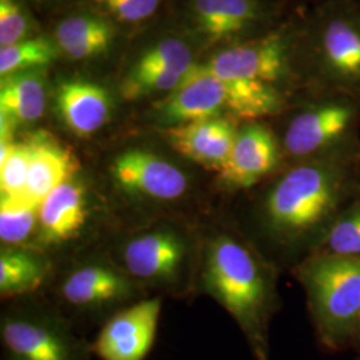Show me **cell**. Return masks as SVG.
Masks as SVG:
<instances>
[{
  "mask_svg": "<svg viewBox=\"0 0 360 360\" xmlns=\"http://www.w3.org/2000/svg\"><path fill=\"white\" fill-rule=\"evenodd\" d=\"M352 193V179L343 160L326 156L292 168L266 198L271 230L285 239L323 235Z\"/></svg>",
  "mask_w": 360,
  "mask_h": 360,
  "instance_id": "6da1fadb",
  "label": "cell"
},
{
  "mask_svg": "<svg viewBox=\"0 0 360 360\" xmlns=\"http://www.w3.org/2000/svg\"><path fill=\"white\" fill-rule=\"evenodd\" d=\"M207 282L219 302L243 327L257 356L264 360L267 283L257 259L231 238H220L210 248Z\"/></svg>",
  "mask_w": 360,
  "mask_h": 360,
  "instance_id": "7a4b0ae2",
  "label": "cell"
},
{
  "mask_svg": "<svg viewBox=\"0 0 360 360\" xmlns=\"http://www.w3.org/2000/svg\"><path fill=\"white\" fill-rule=\"evenodd\" d=\"M318 334L327 347L355 339L360 314V257L315 254L302 267Z\"/></svg>",
  "mask_w": 360,
  "mask_h": 360,
  "instance_id": "3957f363",
  "label": "cell"
},
{
  "mask_svg": "<svg viewBox=\"0 0 360 360\" xmlns=\"http://www.w3.org/2000/svg\"><path fill=\"white\" fill-rule=\"evenodd\" d=\"M160 300L151 299L117 314L92 345L102 360H144L154 347Z\"/></svg>",
  "mask_w": 360,
  "mask_h": 360,
  "instance_id": "277c9868",
  "label": "cell"
},
{
  "mask_svg": "<svg viewBox=\"0 0 360 360\" xmlns=\"http://www.w3.org/2000/svg\"><path fill=\"white\" fill-rule=\"evenodd\" d=\"M111 174L123 190L158 200L178 199L188 187L187 178L179 168L139 150L119 155Z\"/></svg>",
  "mask_w": 360,
  "mask_h": 360,
  "instance_id": "5b68a950",
  "label": "cell"
},
{
  "mask_svg": "<svg viewBox=\"0 0 360 360\" xmlns=\"http://www.w3.org/2000/svg\"><path fill=\"white\" fill-rule=\"evenodd\" d=\"M354 108L346 103H326L299 114L284 135L287 153L307 158L334 147L351 129Z\"/></svg>",
  "mask_w": 360,
  "mask_h": 360,
  "instance_id": "8992f818",
  "label": "cell"
},
{
  "mask_svg": "<svg viewBox=\"0 0 360 360\" xmlns=\"http://www.w3.org/2000/svg\"><path fill=\"white\" fill-rule=\"evenodd\" d=\"M207 71L221 80L275 82L285 67L284 43L278 35L227 49L215 55Z\"/></svg>",
  "mask_w": 360,
  "mask_h": 360,
  "instance_id": "52a82bcc",
  "label": "cell"
},
{
  "mask_svg": "<svg viewBox=\"0 0 360 360\" xmlns=\"http://www.w3.org/2000/svg\"><path fill=\"white\" fill-rule=\"evenodd\" d=\"M165 119L178 124L206 120L227 110L226 86L206 67H193L160 107Z\"/></svg>",
  "mask_w": 360,
  "mask_h": 360,
  "instance_id": "ba28073f",
  "label": "cell"
},
{
  "mask_svg": "<svg viewBox=\"0 0 360 360\" xmlns=\"http://www.w3.org/2000/svg\"><path fill=\"white\" fill-rule=\"evenodd\" d=\"M238 132L230 120L212 117L167 129L169 144L180 155L220 172L231 154Z\"/></svg>",
  "mask_w": 360,
  "mask_h": 360,
  "instance_id": "9c48e42d",
  "label": "cell"
},
{
  "mask_svg": "<svg viewBox=\"0 0 360 360\" xmlns=\"http://www.w3.org/2000/svg\"><path fill=\"white\" fill-rule=\"evenodd\" d=\"M278 163V147L269 129L251 124L238 132L220 179L232 188H248L271 172Z\"/></svg>",
  "mask_w": 360,
  "mask_h": 360,
  "instance_id": "30bf717a",
  "label": "cell"
},
{
  "mask_svg": "<svg viewBox=\"0 0 360 360\" xmlns=\"http://www.w3.org/2000/svg\"><path fill=\"white\" fill-rule=\"evenodd\" d=\"M27 142L31 148V162L23 198L40 207L55 188L71 180L79 169V160L50 134L37 132Z\"/></svg>",
  "mask_w": 360,
  "mask_h": 360,
  "instance_id": "8fae6325",
  "label": "cell"
},
{
  "mask_svg": "<svg viewBox=\"0 0 360 360\" xmlns=\"http://www.w3.org/2000/svg\"><path fill=\"white\" fill-rule=\"evenodd\" d=\"M56 104L67 127L77 136H90L99 131L111 111L107 91L83 80L63 82L56 91Z\"/></svg>",
  "mask_w": 360,
  "mask_h": 360,
  "instance_id": "7c38bea8",
  "label": "cell"
},
{
  "mask_svg": "<svg viewBox=\"0 0 360 360\" xmlns=\"http://www.w3.org/2000/svg\"><path fill=\"white\" fill-rule=\"evenodd\" d=\"M86 191L68 180L55 188L40 205L39 226L47 243H63L75 238L87 220Z\"/></svg>",
  "mask_w": 360,
  "mask_h": 360,
  "instance_id": "4fadbf2b",
  "label": "cell"
},
{
  "mask_svg": "<svg viewBox=\"0 0 360 360\" xmlns=\"http://www.w3.org/2000/svg\"><path fill=\"white\" fill-rule=\"evenodd\" d=\"M1 335L6 347L20 360H75L74 346L50 326L13 319L4 323Z\"/></svg>",
  "mask_w": 360,
  "mask_h": 360,
  "instance_id": "5bb4252c",
  "label": "cell"
},
{
  "mask_svg": "<svg viewBox=\"0 0 360 360\" xmlns=\"http://www.w3.org/2000/svg\"><path fill=\"white\" fill-rule=\"evenodd\" d=\"M184 248L169 232H153L134 239L124 251L131 274L144 279L171 278L179 270Z\"/></svg>",
  "mask_w": 360,
  "mask_h": 360,
  "instance_id": "9a60e30c",
  "label": "cell"
},
{
  "mask_svg": "<svg viewBox=\"0 0 360 360\" xmlns=\"http://www.w3.org/2000/svg\"><path fill=\"white\" fill-rule=\"evenodd\" d=\"M46 108L44 77L37 71H20L1 77L0 114L13 123H32L40 119Z\"/></svg>",
  "mask_w": 360,
  "mask_h": 360,
  "instance_id": "2e32d148",
  "label": "cell"
},
{
  "mask_svg": "<svg viewBox=\"0 0 360 360\" xmlns=\"http://www.w3.org/2000/svg\"><path fill=\"white\" fill-rule=\"evenodd\" d=\"M193 10L199 26L212 39L239 34L259 11L255 0H193Z\"/></svg>",
  "mask_w": 360,
  "mask_h": 360,
  "instance_id": "e0dca14e",
  "label": "cell"
},
{
  "mask_svg": "<svg viewBox=\"0 0 360 360\" xmlns=\"http://www.w3.org/2000/svg\"><path fill=\"white\" fill-rule=\"evenodd\" d=\"M112 37V28L107 22L87 15L65 19L55 32L56 44L72 59H86L102 53Z\"/></svg>",
  "mask_w": 360,
  "mask_h": 360,
  "instance_id": "ac0fdd59",
  "label": "cell"
},
{
  "mask_svg": "<svg viewBox=\"0 0 360 360\" xmlns=\"http://www.w3.org/2000/svg\"><path fill=\"white\" fill-rule=\"evenodd\" d=\"M127 282L114 271L90 266L72 274L63 285L65 297L77 306L101 304L126 295Z\"/></svg>",
  "mask_w": 360,
  "mask_h": 360,
  "instance_id": "d6986e66",
  "label": "cell"
},
{
  "mask_svg": "<svg viewBox=\"0 0 360 360\" xmlns=\"http://www.w3.org/2000/svg\"><path fill=\"white\" fill-rule=\"evenodd\" d=\"M327 65L347 80L360 82V31L345 20L331 22L323 35Z\"/></svg>",
  "mask_w": 360,
  "mask_h": 360,
  "instance_id": "ffe728a7",
  "label": "cell"
},
{
  "mask_svg": "<svg viewBox=\"0 0 360 360\" xmlns=\"http://www.w3.org/2000/svg\"><path fill=\"white\" fill-rule=\"evenodd\" d=\"M227 111L239 119H257L279 110L281 96L269 83L260 80H223Z\"/></svg>",
  "mask_w": 360,
  "mask_h": 360,
  "instance_id": "44dd1931",
  "label": "cell"
},
{
  "mask_svg": "<svg viewBox=\"0 0 360 360\" xmlns=\"http://www.w3.org/2000/svg\"><path fill=\"white\" fill-rule=\"evenodd\" d=\"M316 254L360 257V205L340 212L319 240Z\"/></svg>",
  "mask_w": 360,
  "mask_h": 360,
  "instance_id": "7402d4cb",
  "label": "cell"
},
{
  "mask_svg": "<svg viewBox=\"0 0 360 360\" xmlns=\"http://www.w3.org/2000/svg\"><path fill=\"white\" fill-rule=\"evenodd\" d=\"M59 46L50 39H25L0 50V74L1 77L13 72L31 70L52 63L59 55Z\"/></svg>",
  "mask_w": 360,
  "mask_h": 360,
  "instance_id": "603a6c76",
  "label": "cell"
},
{
  "mask_svg": "<svg viewBox=\"0 0 360 360\" xmlns=\"http://www.w3.org/2000/svg\"><path fill=\"white\" fill-rule=\"evenodd\" d=\"M39 208L26 198L1 196L0 203V239L7 245H19L27 240L39 221Z\"/></svg>",
  "mask_w": 360,
  "mask_h": 360,
  "instance_id": "cb8c5ba5",
  "label": "cell"
},
{
  "mask_svg": "<svg viewBox=\"0 0 360 360\" xmlns=\"http://www.w3.org/2000/svg\"><path fill=\"white\" fill-rule=\"evenodd\" d=\"M44 270L35 257L23 252H6L0 257V290L3 295L32 291L41 283Z\"/></svg>",
  "mask_w": 360,
  "mask_h": 360,
  "instance_id": "d4e9b609",
  "label": "cell"
},
{
  "mask_svg": "<svg viewBox=\"0 0 360 360\" xmlns=\"http://www.w3.org/2000/svg\"><path fill=\"white\" fill-rule=\"evenodd\" d=\"M31 162L28 142H0V190L1 196L25 195Z\"/></svg>",
  "mask_w": 360,
  "mask_h": 360,
  "instance_id": "484cf974",
  "label": "cell"
},
{
  "mask_svg": "<svg viewBox=\"0 0 360 360\" xmlns=\"http://www.w3.org/2000/svg\"><path fill=\"white\" fill-rule=\"evenodd\" d=\"M135 67L146 70H165L187 75L193 70L191 50L178 39H167L146 52Z\"/></svg>",
  "mask_w": 360,
  "mask_h": 360,
  "instance_id": "4316f807",
  "label": "cell"
},
{
  "mask_svg": "<svg viewBox=\"0 0 360 360\" xmlns=\"http://www.w3.org/2000/svg\"><path fill=\"white\" fill-rule=\"evenodd\" d=\"M187 75H179L165 70L134 67L122 84V95L129 101H134L158 91H174Z\"/></svg>",
  "mask_w": 360,
  "mask_h": 360,
  "instance_id": "83f0119b",
  "label": "cell"
},
{
  "mask_svg": "<svg viewBox=\"0 0 360 360\" xmlns=\"http://www.w3.org/2000/svg\"><path fill=\"white\" fill-rule=\"evenodd\" d=\"M28 34L26 15L15 0H0V44L7 47L25 40Z\"/></svg>",
  "mask_w": 360,
  "mask_h": 360,
  "instance_id": "f1b7e54d",
  "label": "cell"
},
{
  "mask_svg": "<svg viewBox=\"0 0 360 360\" xmlns=\"http://www.w3.org/2000/svg\"><path fill=\"white\" fill-rule=\"evenodd\" d=\"M116 19L135 23L147 19L158 10L160 0H95Z\"/></svg>",
  "mask_w": 360,
  "mask_h": 360,
  "instance_id": "f546056e",
  "label": "cell"
},
{
  "mask_svg": "<svg viewBox=\"0 0 360 360\" xmlns=\"http://www.w3.org/2000/svg\"><path fill=\"white\" fill-rule=\"evenodd\" d=\"M355 339L360 342V314L359 318H358V324H356V333H355Z\"/></svg>",
  "mask_w": 360,
  "mask_h": 360,
  "instance_id": "4dcf8cb0",
  "label": "cell"
}]
</instances>
